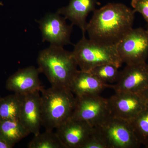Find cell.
<instances>
[{
    "mask_svg": "<svg viewBox=\"0 0 148 148\" xmlns=\"http://www.w3.org/2000/svg\"><path fill=\"white\" fill-rule=\"evenodd\" d=\"M135 13L119 3H110L95 10L86 28L89 39L101 45H117L133 28Z\"/></svg>",
    "mask_w": 148,
    "mask_h": 148,
    "instance_id": "cell-1",
    "label": "cell"
},
{
    "mask_svg": "<svg viewBox=\"0 0 148 148\" xmlns=\"http://www.w3.org/2000/svg\"><path fill=\"white\" fill-rule=\"evenodd\" d=\"M38 69L47 77L51 86L68 88L78 70L72 51L62 47L50 45L40 51L37 58Z\"/></svg>",
    "mask_w": 148,
    "mask_h": 148,
    "instance_id": "cell-2",
    "label": "cell"
},
{
    "mask_svg": "<svg viewBox=\"0 0 148 148\" xmlns=\"http://www.w3.org/2000/svg\"><path fill=\"white\" fill-rule=\"evenodd\" d=\"M42 125L53 130L71 116L75 107V96L68 88L51 86L41 90Z\"/></svg>",
    "mask_w": 148,
    "mask_h": 148,
    "instance_id": "cell-3",
    "label": "cell"
},
{
    "mask_svg": "<svg viewBox=\"0 0 148 148\" xmlns=\"http://www.w3.org/2000/svg\"><path fill=\"white\" fill-rule=\"evenodd\" d=\"M80 70L89 71L96 66L112 64L120 67L122 65L117 45H101L88 39L83 34L81 39L74 45L73 51Z\"/></svg>",
    "mask_w": 148,
    "mask_h": 148,
    "instance_id": "cell-4",
    "label": "cell"
},
{
    "mask_svg": "<svg viewBox=\"0 0 148 148\" xmlns=\"http://www.w3.org/2000/svg\"><path fill=\"white\" fill-rule=\"evenodd\" d=\"M95 127L106 141L108 148H138L142 145L127 121L111 115Z\"/></svg>",
    "mask_w": 148,
    "mask_h": 148,
    "instance_id": "cell-5",
    "label": "cell"
},
{
    "mask_svg": "<svg viewBox=\"0 0 148 148\" xmlns=\"http://www.w3.org/2000/svg\"><path fill=\"white\" fill-rule=\"evenodd\" d=\"M123 64L126 65L146 62L148 58V30L132 28L117 45Z\"/></svg>",
    "mask_w": 148,
    "mask_h": 148,
    "instance_id": "cell-6",
    "label": "cell"
},
{
    "mask_svg": "<svg viewBox=\"0 0 148 148\" xmlns=\"http://www.w3.org/2000/svg\"><path fill=\"white\" fill-rule=\"evenodd\" d=\"M76 99L72 118L84 121L95 127L111 115L108 99L100 95L76 97Z\"/></svg>",
    "mask_w": 148,
    "mask_h": 148,
    "instance_id": "cell-7",
    "label": "cell"
},
{
    "mask_svg": "<svg viewBox=\"0 0 148 148\" xmlns=\"http://www.w3.org/2000/svg\"><path fill=\"white\" fill-rule=\"evenodd\" d=\"M66 19L56 12L47 14L40 20H36L39 24L42 41L62 47L70 44L73 25L67 24Z\"/></svg>",
    "mask_w": 148,
    "mask_h": 148,
    "instance_id": "cell-8",
    "label": "cell"
},
{
    "mask_svg": "<svg viewBox=\"0 0 148 148\" xmlns=\"http://www.w3.org/2000/svg\"><path fill=\"white\" fill-rule=\"evenodd\" d=\"M148 86V65L146 62L126 65L120 71L116 84L111 85L115 92L139 94Z\"/></svg>",
    "mask_w": 148,
    "mask_h": 148,
    "instance_id": "cell-9",
    "label": "cell"
},
{
    "mask_svg": "<svg viewBox=\"0 0 148 148\" xmlns=\"http://www.w3.org/2000/svg\"><path fill=\"white\" fill-rule=\"evenodd\" d=\"M111 115L130 121L147 107L137 93L115 92L108 99Z\"/></svg>",
    "mask_w": 148,
    "mask_h": 148,
    "instance_id": "cell-10",
    "label": "cell"
},
{
    "mask_svg": "<svg viewBox=\"0 0 148 148\" xmlns=\"http://www.w3.org/2000/svg\"><path fill=\"white\" fill-rule=\"evenodd\" d=\"M94 128L86 122L71 117L56 128V133L66 148H82Z\"/></svg>",
    "mask_w": 148,
    "mask_h": 148,
    "instance_id": "cell-11",
    "label": "cell"
},
{
    "mask_svg": "<svg viewBox=\"0 0 148 148\" xmlns=\"http://www.w3.org/2000/svg\"><path fill=\"white\" fill-rule=\"evenodd\" d=\"M39 70L30 66L19 69L7 80L5 87L9 91L22 95L41 90L44 88L39 78Z\"/></svg>",
    "mask_w": 148,
    "mask_h": 148,
    "instance_id": "cell-12",
    "label": "cell"
},
{
    "mask_svg": "<svg viewBox=\"0 0 148 148\" xmlns=\"http://www.w3.org/2000/svg\"><path fill=\"white\" fill-rule=\"evenodd\" d=\"M40 91L24 95L18 120L30 134L40 133L42 125L41 95Z\"/></svg>",
    "mask_w": 148,
    "mask_h": 148,
    "instance_id": "cell-13",
    "label": "cell"
},
{
    "mask_svg": "<svg viewBox=\"0 0 148 148\" xmlns=\"http://www.w3.org/2000/svg\"><path fill=\"white\" fill-rule=\"evenodd\" d=\"M95 0H71L69 5L59 9L57 12L69 19L73 25L79 27L83 34L86 33V18L91 12L95 10Z\"/></svg>",
    "mask_w": 148,
    "mask_h": 148,
    "instance_id": "cell-14",
    "label": "cell"
},
{
    "mask_svg": "<svg viewBox=\"0 0 148 148\" xmlns=\"http://www.w3.org/2000/svg\"><path fill=\"white\" fill-rule=\"evenodd\" d=\"M111 85L101 81L90 72L78 70L72 80L69 89L76 97L100 95Z\"/></svg>",
    "mask_w": 148,
    "mask_h": 148,
    "instance_id": "cell-15",
    "label": "cell"
},
{
    "mask_svg": "<svg viewBox=\"0 0 148 148\" xmlns=\"http://www.w3.org/2000/svg\"><path fill=\"white\" fill-rule=\"evenodd\" d=\"M29 134L18 120L0 121V137L12 147Z\"/></svg>",
    "mask_w": 148,
    "mask_h": 148,
    "instance_id": "cell-16",
    "label": "cell"
},
{
    "mask_svg": "<svg viewBox=\"0 0 148 148\" xmlns=\"http://www.w3.org/2000/svg\"><path fill=\"white\" fill-rule=\"evenodd\" d=\"M24 95L14 93L0 100V121L18 120Z\"/></svg>",
    "mask_w": 148,
    "mask_h": 148,
    "instance_id": "cell-17",
    "label": "cell"
},
{
    "mask_svg": "<svg viewBox=\"0 0 148 148\" xmlns=\"http://www.w3.org/2000/svg\"><path fill=\"white\" fill-rule=\"evenodd\" d=\"M29 148H66L56 132L47 130L40 133L30 141L27 145Z\"/></svg>",
    "mask_w": 148,
    "mask_h": 148,
    "instance_id": "cell-18",
    "label": "cell"
},
{
    "mask_svg": "<svg viewBox=\"0 0 148 148\" xmlns=\"http://www.w3.org/2000/svg\"><path fill=\"white\" fill-rule=\"evenodd\" d=\"M129 122L141 145L148 148V106Z\"/></svg>",
    "mask_w": 148,
    "mask_h": 148,
    "instance_id": "cell-19",
    "label": "cell"
},
{
    "mask_svg": "<svg viewBox=\"0 0 148 148\" xmlns=\"http://www.w3.org/2000/svg\"><path fill=\"white\" fill-rule=\"evenodd\" d=\"M119 67L112 64H105L92 68L89 72L103 82H116L119 77Z\"/></svg>",
    "mask_w": 148,
    "mask_h": 148,
    "instance_id": "cell-20",
    "label": "cell"
},
{
    "mask_svg": "<svg viewBox=\"0 0 148 148\" xmlns=\"http://www.w3.org/2000/svg\"><path fill=\"white\" fill-rule=\"evenodd\" d=\"M82 148H108V146L101 133L94 127L92 133Z\"/></svg>",
    "mask_w": 148,
    "mask_h": 148,
    "instance_id": "cell-21",
    "label": "cell"
},
{
    "mask_svg": "<svg viewBox=\"0 0 148 148\" xmlns=\"http://www.w3.org/2000/svg\"><path fill=\"white\" fill-rule=\"evenodd\" d=\"M131 5L135 12L143 15L148 25V0H132Z\"/></svg>",
    "mask_w": 148,
    "mask_h": 148,
    "instance_id": "cell-22",
    "label": "cell"
},
{
    "mask_svg": "<svg viewBox=\"0 0 148 148\" xmlns=\"http://www.w3.org/2000/svg\"><path fill=\"white\" fill-rule=\"evenodd\" d=\"M138 94L143 98L147 106H148V86L145 90Z\"/></svg>",
    "mask_w": 148,
    "mask_h": 148,
    "instance_id": "cell-23",
    "label": "cell"
},
{
    "mask_svg": "<svg viewBox=\"0 0 148 148\" xmlns=\"http://www.w3.org/2000/svg\"><path fill=\"white\" fill-rule=\"evenodd\" d=\"M12 147L6 143L2 138L0 137V148H11Z\"/></svg>",
    "mask_w": 148,
    "mask_h": 148,
    "instance_id": "cell-24",
    "label": "cell"
},
{
    "mask_svg": "<svg viewBox=\"0 0 148 148\" xmlns=\"http://www.w3.org/2000/svg\"><path fill=\"white\" fill-rule=\"evenodd\" d=\"M1 95H0V100H1Z\"/></svg>",
    "mask_w": 148,
    "mask_h": 148,
    "instance_id": "cell-25",
    "label": "cell"
},
{
    "mask_svg": "<svg viewBox=\"0 0 148 148\" xmlns=\"http://www.w3.org/2000/svg\"><path fill=\"white\" fill-rule=\"evenodd\" d=\"M147 64H148V63Z\"/></svg>",
    "mask_w": 148,
    "mask_h": 148,
    "instance_id": "cell-26",
    "label": "cell"
}]
</instances>
